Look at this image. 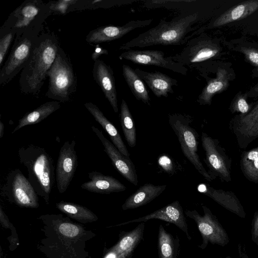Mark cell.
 I'll list each match as a JSON object with an SVG mask.
<instances>
[{
  "label": "cell",
  "mask_w": 258,
  "mask_h": 258,
  "mask_svg": "<svg viewBox=\"0 0 258 258\" xmlns=\"http://www.w3.org/2000/svg\"><path fill=\"white\" fill-rule=\"evenodd\" d=\"M46 75L49 78L47 97L61 102L69 101L76 89L75 77L71 64L59 48Z\"/></svg>",
  "instance_id": "obj_6"
},
{
  "label": "cell",
  "mask_w": 258,
  "mask_h": 258,
  "mask_svg": "<svg viewBox=\"0 0 258 258\" xmlns=\"http://www.w3.org/2000/svg\"><path fill=\"white\" fill-rule=\"evenodd\" d=\"M235 78L233 70L226 63L218 64L214 78L206 77L207 84L199 95L197 102L202 105L211 104L213 97L225 91Z\"/></svg>",
  "instance_id": "obj_16"
},
{
  "label": "cell",
  "mask_w": 258,
  "mask_h": 258,
  "mask_svg": "<svg viewBox=\"0 0 258 258\" xmlns=\"http://www.w3.org/2000/svg\"><path fill=\"white\" fill-rule=\"evenodd\" d=\"M158 253L159 258H178L180 253V239L168 232L162 224L158 229Z\"/></svg>",
  "instance_id": "obj_27"
},
{
  "label": "cell",
  "mask_w": 258,
  "mask_h": 258,
  "mask_svg": "<svg viewBox=\"0 0 258 258\" xmlns=\"http://www.w3.org/2000/svg\"><path fill=\"white\" fill-rule=\"evenodd\" d=\"M85 107L108 134L112 144L124 156L130 157V154L125 145L118 131L114 125L104 115L103 112L95 104L87 102Z\"/></svg>",
  "instance_id": "obj_26"
},
{
  "label": "cell",
  "mask_w": 258,
  "mask_h": 258,
  "mask_svg": "<svg viewBox=\"0 0 258 258\" xmlns=\"http://www.w3.org/2000/svg\"><path fill=\"white\" fill-rule=\"evenodd\" d=\"M158 163L160 167L165 172L173 174L174 168L171 158L167 155L163 154L159 156Z\"/></svg>",
  "instance_id": "obj_37"
},
{
  "label": "cell",
  "mask_w": 258,
  "mask_h": 258,
  "mask_svg": "<svg viewBox=\"0 0 258 258\" xmlns=\"http://www.w3.org/2000/svg\"><path fill=\"white\" fill-rule=\"evenodd\" d=\"M135 71L157 97H167L173 93V86L177 84L176 80L158 71L148 72L139 68Z\"/></svg>",
  "instance_id": "obj_23"
},
{
  "label": "cell",
  "mask_w": 258,
  "mask_h": 258,
  "mask_svg": "<svg viewBox=\"0 0 258 258\" xmlns=\"http://www.w3.org/2000/svg\"><path fill=\"white\" fill-rule=\"evenodd\" d=\"M1 190L3 196L20 207L36 208L39 206L38 195L18 168L9 172Z\"/></svg>",
  "instance_id": "obj_8"
},
{
  "label": "cell",
  "mask_w": 258,
  "mask_h": 258,
  "mask_svg": "<svg viewBox=\"0 0 258 258\" xmlns=\"http://www.w3.org/2000/svg\"><path fill=\"white\" fill-rule=\"evenodd\" d=\"M197 189L199 192L209 197L229 211L240 218H245L244 209L234 192L216 189L205 183L199 184Z\"/></svg>",
  "instance_id": "obj_22"
},
{
  "label": "cell",
  "mask_w": 258,
  "mask_h": 258,
  "mask_svg": "<svg viewBox=\"0 0 258 258\" xmlns=\"http://www.w3.org/2000/svg\"><path fill=\"white\" fill-rule=\"evenodd\" d=\"M257 37H258V33H257Z\"/></svg>",
  "instance_id": "obj_46"
},
{
  "label": "cell",
  "mask_w": 258,
  "mask_h": 258,
  "mask_svg": "<svg viewBox=\"0 0 258 258\" xmlns=\"http://www.w3.org/2000/svg\"><path fill=\"white\" fill-rule=\"evenodd\" d=\"M20 164L28 172V179L38 196L48 204L55 178L53 158L41 147L29 144L18 150Z\"/></svg>",
  "instance_id": "obj_3"
},
{
  "label": "cell",
  "mask_w": 258,
  "mask_h": 258,
  "mask_svg": "<svg viewBox=\"0 0 258 258\" xmlns=\"http://www.w3.org/2000/svg\"><path fill=\"white\" fill-rule=\"evenodd\" d=\"M59 232L68 237H74L80 233V228L77 225L70 223H62L58 228Z\"/></svg>",
  "instance_id": "obj_36"
},
{
  "label": "cell",
  "mask_w": 258,
  "mask_h": 258,
  "mask_svg": "<svg viewBox=\"0 0 258 258\" xmlns=\"http://www.w3.org/2000/svg\"><path fill=\"white\" fill-rule=\"evenodd\" d=\"M75 140L65 142L59 152L55 169V180L58 192L64 193L69 187L77 169L78 161Z\"/></svg>",
  "instance_id": "obj_13"
},
{
  "label": "cell",
  "mask_w": 258,
  "mask_h": 258,
  "mask_svg": "<svg viewBox=\"0 0 258 258\" xmlns=\"http://www.w3.org/2000/svg\"><path fill=\"white\" fill-rule=\"evenodd\" d=\"M238 252L239 258H249L247 254L242 250V246L240 244L238 245Z\"/></svg>",
  "instance_id": "obj_43"
},
{
  "label": "cell",
  "mask_w": 258,
  "mask_h": 258,
  "mask_svg": "<svg viewBox=\"0 0 258 258\" xmlns=\"http://www.w3.org/2000/svg\"><path fill=\"white\" fill-rule=\"evenodd\" d=\"M91 128L102 143L104 151L110 159L114 168L127 180L134 185H137L138 179L136 169L130 157L122 154L98 128L93 125Z\"/></svg>",
  "instance_id": "obj_14"
},
{
  "label": "cell",
  "mask_w": 258,
  "mask_h": 258,
  "mask_svg": "<svg viewBox=\"0 0 258 258\" xmlns=\"http://www.w3.org/2000/svg\"><path fill=\"white\" fill-rule=\"evenodd\" d=\"M93 74L114 112L118 111L115 79L111 68L101 60L95 61Z\"/></svg>",
  "instance_id": "obj_21"
},
{
  "label": "cell",
  "mask_w": 258,
  "mask_h": 258,
  "mask_svg": "<svg viewBox=\"0 0 258 258\" xmlns=\"http://www.w3.org/2000/svg\"><path fill=\"white\" fill-rule=\"evenodd\" d=\"M222 52L219 39L204 32L190 38L180 52L169 57L186 68L200 70L220 58Z\"/></svg>",
  "instance_id": "obj_4"
},
{
  "label": "cell",
  "mask_w": 258,
  "mask_h": 258,
  "mask_svg": "<svg viewBox=\"0 0 258 258\" xmlns=\"http://www.w3.org/2000/svg\"><path fill=\"white\" fill-rule=\"evenodd\" d=\"M90 180L82 184L81 187L90 192L110 194L123 191L126 186L114 177L94 171L88 173Z\"/></svg>",
  "instance_id": "obj_24"
},
{
  "label": "cell",
  "mask_w": 258,
  "mask_h": 258,
  "mask_svg": "<svg viewBox=\"0 0 258 258\" xmlns=\"http://www.w3.org/2000/svg\"><path fill=\"white\" fill-rule=\"evenodd\" d=\"M169 123L179 142L184 156L207 180L212 181L216 178L204 167L198 153L199 134L190 123L187 116L179 113L169 115Z\"/></svg>",
  "instance_id": "obj_5"
},
{
  "label": "cell",
  "mask_w": 258,
  "mask_h": 258,
  "mask_svg": "<svg viewBox=\"0 0 258 258\" xmlns=\"http://www.w3.org/2000/svg\"><path fill=\"white\" fill-rule=\"evenodd\" d=\"M54 36L44 35L37 38L31 57L23 69L20 79L21 90L27 93L37 94L52 65L58 49Z\"/></svg>",
  "instance_id": "obj_2"
},
{
  "label": "cell",
  "mask_w": 258,
  "mask_h": 258,
  "mask_svg": "<svg viewBox=\"0 0 258 258\" xmlns=\"http://www.w3.org/2000/svg\"><path fill=\"white\" fill-rule=\"evenodd\" d=\"M16 32L13 30L5 34L0 39V66L2 65L9 46Z\"/></svg>",
  "instance_id": "obj_35"
},
{
  "label": "cell",
  "mask_w": 258,
  "mask_h": 258,
  "mask_svg": "<svg viewBox=\"0 0 258 258\" xmlns=\"http://www.w3.org/2000/svg\"><path fill=\"white\" fill-rule=\"evenodd\" d=\"M119 58L140 65L161 67L184 76L188 73L187 68L173 61L169 56L166 57L164 52L160 50L129 49L121 53Z\"/></svg>",
  "instance_id": "obj_11"
},
{
  "label": "cell",
  "mask_w": 258,
  "mask_h": 258,
  "mask_svg": "<svg viewBox=\"0 0 258 258\" xmlns=\"http://www.w3.org/2000/svg\"><path fill=\"white\" fill-rule=\"evenodd\" d=\"M28 30L18 34L11 53L0 72V85L9 83L27 64L37 39Z\"/></svg>",
  "instance_id": "obj_7"
},
{
  "label": "cell",
  "mask_w": 258,
  "mask_h": 258,
  "mask_svg": "<svg viewBox=\"0 0 258 258\" xmlns=\"http://www.w3.org/2000/svg\"><path fill=\"white\" fill-rule=\"evenodd\" d=\"M201 141L209 172L215 178L218 177L226 182L231 181V159L219 141L205 132L202 133Z\"/></svg>",
  "instance_id": "obj_10"
},
{
  "label": "cell",
  "mask_w": 258,
  "mask_h": 258,
  "mask_svg": "<svg viewBox=\"0 0 258 258\" xmlns=\"http://www.w3.org/2000/svg\"><path fill=\"white\" fill-rule=\"evenodd\" d=\"M60 107L56 101L47 102L41 105L32 111L24 115L19 120L18 124L12 132L14 134L20 128L28 125L40 122Z\"/></svg>",
  "instance_id": "obj_28"
},
{
  "label": "cell",
  "mask_w": 258,
  "mask_h": 258,
  "mask_svg": "<svg viewBox=\"0 0 258 258\" xmlns=\"http://www.w3.org/2000/svg\"><path fill=\"white\" fill-rule=\"evenodd\" d=\"M247 95L246 92L239 91L232 99L229 106V110L232 113L245 114L251 109L253 104L247 102Z\"/></svg>",
  "instance_id": "obj_34"
},
{
  "label": "cell",
  "mask_w": 258,
  "mask_h": 258,
  "mask_svg": "<svg viewBox=\"0 0 258 258\" xmlns=\"http://www.w3.org/2000/svg\"><path fill=\"white\" fill-rule=\"evenodd\" d=\"M56 208L68 216L82 222H88L97 219L89 209L81 205L64 201L56 204Z\"/></svg>",
  "instance_id": "obj_33"
},
{
  "label": "cell",
  "mask_w": 258,
  "mask_h": 258,
  "mask_svg": "<svg viewBox=\"0 0 258 258\" xmlns=\"http://www.w3.org/2000/svg\"><path fill=\"white\" fill-rule=\"evenodd\" d=\"M144 230L145 222H141L131 231H121L117 242L109 249L105 258H132L143 240Z\"/></svg>",
  "instance_id": "obj_19"
},
{
  "label": "cell",
  "mask_w": 258,
  "mask_h": 258,
  "mask_svg": "<svg viewBox=\"0 0 258 258\" xmlns=\"http://www.w3.org/2000/svg\"><path fill=\"white\" fill-rule=\"evenodd\" d=\"M251 240L258 247V209L255 212L251 223Z\"/></svg>",
  "instance_id": "obj_38"
},
{
  "label": "cell",
  "mask_w": 258,
  "mask_h": 258,
  "mask_svg": "<svg viewBox=\"0 0 258 258\" xmlns=\"http://www.w3.org/2000/svg\"><path fill=\"white\" fill-rule=\"evenodd\" d=\"M120 122L127 144L134 147L137 143L136 128L132 115L126 101L122 99L120 104Z\"/></svg>",
  "instance_id": "obj_32"
},
{
  "label": "cell",
  "mask_w": 258,
  "mask_h": 258,
  "mask_svg": "<svg viewBox=\"0 0 258 258\" xmlns=\"http://www.w3.org/2000/svg\"><path fill=\"white\" fill-rule=\"evenodd\" d=\"M152 19L132 20L121 26H106L97 28L89 33L86 40L90 44L109 42L122 37L133 30L150 25Z\"/></svg>",
  "instance_id": "obj_17"
},
{
  "label": "cell",
  "mask_w": 258,
  "mask_h": 258,
  "mask_svg": "<svg viewBox=\"0 0 258 258\" xmlns=\"http://www.w3.org/2000/svg\"><path fill=\"white\" fill-rule=\"evenodd\" d=\"M166 187V185L145 183L125 200L121 206L122 210L134 209L149 203L160 196Z\"/></svg>",
  "instance_id": "obj_25"
},
{
  "label": "cell",
  "mask_w": 258,
  "mask_h": 258,
  "mask_svg": "<svg viewBox=\"0 0 258 258\" xmlns=\"http://www.w3.org/2000/svg\"><path fill=\"white\" fill-rule=\"evenodd\" d=\"M0 218L1 223L3 225L6 227H9V224H10V223L2 208H0Z\"/></svg>",
  "instance_id": "obj_42"
},
{
  "label": "cell",
  "mask_w": 258,
  "mask_h": 258,
  "mask_svg": "<svg viewBox=\"0 0 258 258\" xmlns=\"http://www.w3.org/2000/svg\"><path fill=\"white\" fill-rule=\"evenodd\" d=\"M122 75L132 93L139 101L150 105V98L143 81L130 66L123 64Z\"/></svg>",
  "instance_id": "obj_29"
},
{
  "label": "cell",
  "mask_w": 258,
  "mask_h": 258,
  "mask_svg": "<svg viewBox=\"0 0 258 258\" xmlns=\"http://www.w3.org/2000/svg\"><path fill=\"white\" fill-rule=\"evenodd\" d=\"M198 20L197 13L179 16L170 21L161 20L157 26L122 44L119 49L129 50L157 45L184 44L191 38L189 34L194 32V25Z\"/></svg>",
  "instance_id": "obj_1"
},
{
  "label": "cell",
  "mask_w": 258,
  "mask_h": 258,
  "mask_svg": "<svg viewBox=\"0 0 258 258\" xmlns=\"http://www.w3.org/2000/svg\"><path fill=\"white\" fill-rule=\"evenodd\" d=\"M258 10V0H248L234 6L219 17L211 21L207 25L194 32L191 38L205 32V30L215 28L231 22L242 20L250 16Z\"/></svg>",
  "instance_id": "obj_20"
},
{
  "label": "cell",
  "mask_w": 258,
  "mask_h": 258,
  "mask_svg": "<svg viewBox=\"0 0 258 258\" xmlns=\"http://www.w3.org/2000/svg\"><path fill=\"white\" fill-rule=\"evenodd\" d=\"M74 1H59L56 4L53 5L54 6L52 8L50 9H52L55 11H58L60 12L64 13L66 12V9L68 8L69 4H71L73 3Z\"/></svg>",
  "instance_id": "obj_39"
},
{
  "label": "cell",
  "mask_w": 258,
  "mask_h": 258,
  "mask_svg": "<svg viewBox=\"0 0 258 258\" xmlns=\"http://www.w3.org/2000/svg\"><path fill=\"white\" fill-rule=\"evenodd\" d=\"M230 48L243 55L245 61L253 67V77H258V43L238 40L231 43Z\"/></svg>",
  "instance_id": "obj_30"
},
{
  "label": "cell",
  "mask_w": 258,
  "mask_h": 258,
  "mask_svg": "<svg viewBox=\"0 0 258 258\" xmlns=\"http://www.w3.org/2000/svg\"><path fill=\"white\" fill-rule=\"evenodd\" d=\"M103 54H107L108 51L105 49L98 47L95 49V52L92 54V58L95 61L97 59V58L99 56Z\"/></svg>",
  "instance_id": "obj_41"
},
{
  "label": "cell",
  "mask_w": 258,
  "mask_h": 258,
  "mask_svg": "<svg viewBox=\"0 0 258 258\" xmlns=\"http://www.w3.org/2000/svg\"><path fill=\"white\" fill-rule=\"evenodd\" d=\"M247 97L256 98L258 97V83L246 92Z\"/></svg>",
  "instance_id": "obj_40"
},
{
  "label": "cell",
  "mask_w": 258,
  "mask_h": 258,
  "mask_svg": "<svg viewBox=\"0 0 258 258\" xmlns=\"http://www.w3.org/2000/svg\"><path fill=\"white\" fill-rule=\"evenodd\" d=\"M50 8L44 7V4L37 1H28L19 7L14 13L11 19L13 30L21 34L28 30L29 27L40 20V16H45L44 12H49Z\"/></svg>",
  "instance_id": "obj_18"
},
{
  "label": "cell",
  "mask_w": 258,
  "mask_h": 258,
  "mask_svg": "<svg viewBox=\"0 0 258 258\" xmlns=\"http://www.w3.org/2000/svg\"><path fill=\"white\" fill-rule=\"evenodd\" d=\"M240 167L247 180L258 183V146L241 154Z\"/></svg>",
  "instance_id": "obj_31"
},
{
  "label": "cell",
  "mask_w": 258,
  "mask_h": 258,
  "mask_svg": "<svg viewBox=\"0 0 258 258\" xmlns=\"http://www.w3.org/2000/svg\"><path fill=\"white\" fill-rule=\"evenodd\" d=\"M4 124L3 123L2 120L0 121V139H2L4 135Z\"/></svg>",
  "instance_id": "obj_44"
},
{
  "label": "cell",
  "mask_w": 258,
  "mask_h": 258,
  "mask_svg": "<svg viewBox=\"0 0 258 258\" xmlns=\"http://www.w3.org/2000/svg\"><path fill=\"white\" fill-rule=\"evenodd\" d=\"M151 219L161 220L174 224L186 235L189 240L191 239L183 210L178 201L173 202L149 214L135 219L121 223L116 226H123L130 223L145 222Z\"/></svg>",
  "instance_id": "obj_15"
},
{
  "label": "cell",
  "mask_w": 258,
  "mask_h": 258,
  "mask_svg": "<svg viewBox=\"0 0 258 258\" xmlns=\"http://www.w3.org/2000/svg\"><path fill=\"white\" fill-rule=\"evenodd\" d=\"M229 128L236 137L238 147L246 148L258 138V101L245 114H236L229 122Z\"/></svg>",
  "instance_id": "obj_12"
},
{
  "label": "cell",
  "mask_w": 258,
  "mask_h": 258,
  "mask_svg": "<svg viewBox=\"0 0 258 258\" xmlns=\"http://www.w3.org/2000/svg\"><path fill=\"white\" fill-rule=\"evenodd\" d=\"M204 215H201L196 210H187L185 214L196 222L202 238V242L198 247L204 250L209 243L221 246L229 242L228 234L218 221L217 217L213 214L207 206H202Z\"/></svg>",
  "instance_id": "obj_9"
},
{
  "label": "cell",
  "mask_w": 258,
  "mask_h": 258,
  "mask_svg": "<svg viewBox=\"0 0 258 258\" xmlns=\"http://www.w3.org/2000/svg\"><path fill=\"white\" fill-rule=\"evenodd\" d=\"M221 258H231L230 256H226L225 257H221Z\"/></svg>",
  "instance_id": "obj_45"
}]
</instances>
